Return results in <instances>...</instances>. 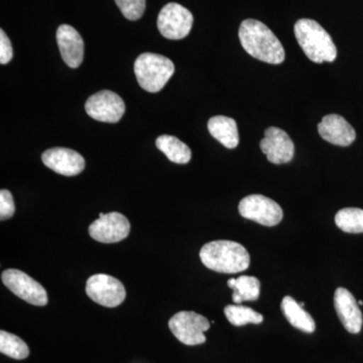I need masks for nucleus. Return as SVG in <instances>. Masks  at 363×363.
Returning <instances> with one entry per match:
<instances>
[{"label": "nucleus", "instance_id": "27", "mask_svg": "<svg viewBox=\"0 0 363 363\" xmlns=\"http://www.w3.org/2000/svg\"><path fill=\"white\" fill-rule=\"evenodd\" d=\"M298 304H300V306H302V307H304V306H305V303L304 302L298 303Z\"/></svg>", "mask_w": 363, "mask_h": 363}, {"label": "nucleus", "instance_id": "8", "mask_svg": "<svg viewBox=\"0 0 363 363\" xmlns=\"http://www.w3.org/2000/svg\"><path fill=\"white\" fill-rule=\"evenodd\" d=\"M241 216L264 226H276L284 216L283 209L264 195H250L243 198L238 206Z\"/></svg>", "mask_w": 363, "mask_h": 363}, {"label": "nucleus", "instance_id": "12", "mask_svg": "<svg viewBox=\"0 0 363 363\" xmlns=\"http://www.w3.org/2000/svg\"><path fill=\"white\" fill-rule=\"evenodd\" d=\"M260 150L266 155L267 161L272 164H286L293 160L295 155V145L292 138L281 128H267L264 138L260 142Z\"/></svg>", "mask_w": 363, "mask_h": 363}, {"label": "nucleus", "instance_id": "2", "mask_svg": "<svg viewBox=\"0 0 363 363\" xmlns=\"http://www.w3.org/2000/svg\"><path fill=\"white\" fill-rule=\"evenodd\" d=\"M200 259L207 269L222 274H238L247 271L250 264V253L240 243L216 240L207 243L200 250Z\"/></svg>", "mask_w": 363, "mask_h": 363}, {"label": "nucleus", "instance_id": "14", "mask_svg": "<svg viewBox=\"0 0 363 363\" xmlns=\"http://www.w3.org/2000/svg\"><path fill=\"white\" fill-rule=\"evenodd\" d=\"M334 306L344 328L350 333H359L363 318L354 296L344 288H338L334 294Z\"/></svg>", "mask_w": 363, "mask_h": 363}, {"label": "nucleus", "instance_id": "23", "mask_svg": "<svg viewBox=\"0 0 363 363\" xmlns=\"http://www.w3.org/2000/svg\"><path fill=\"white\" fill-rule=\"evenodd\" d=\"M0 352L13 359H25L30 355V350L23 339L14 334L0 332Z\"/></svg>", "mask_w": 363, "mask_h": 363}, {"label": "nucleus", "instance_id": "13", "mask_svg": "<svg viewBox=\"0 0 363 363\" xmlns=\"http://www.w3.org/2000/svg\"><path fill=\"white\" fill-rule=\"evenodd\" d=\"M42 160L48 168L66 177L78 175L85 169L84 157L75 150L66 147H54L45 150Z\"/></svg>", "mask_w": 363, "mask_h": 363}, {"label": "nucleus", "instance_id": "17", "mask_svg": "<svg viewBox=\"0 0 363 363\" xmlns=\"http://www.w3.org/2000/svg\"><path fill=\"white\" fill-rule=\"evenodd\" d=\"M208 130L215 140H218L227 149H235L240 143L238 124L230 117H211L208 121Z\"/></svg>", "mask_w": 363, "mask_h": 363}, {"label": "nucleus", "instance_id": "16", "mask_svg": "<svg viewBox=\"0 0 363 363\" xmlns=\"http://www.w3.org/2000/svg\"><path fill=\"white\" fill-rule=\"evenodd\" d=\"M318 133L326 142L339 147H348L357 138L354 128L338 114L324 116L318 124Z\"/></svg>", "mask_w": 363, "mask_h": 363}, {"label": "nucleus", "instance_id": "11", "mask_svg": "<svg viewBox=\"0 0 363 363\" xmlns=\"http://www.w3.org/2000/svg\"><path fill=\"white\" fill-rule=\"evenodd\" d=\"M130 231V221L118 212L100 213L99 218L89 226L91 238L102 243L119 242L128 238Z\"/></svg>", "mask_w": 363, "mask_h": 363}, {"label": "nucleus", "instance_id": "15", "mask_svg": "<svg viewBox=\"0 0 363 363\" xmlns=\"http://www.w3.org/2000/svg\"><path fill=\"white\" fill-rule=\"evenodd\" d=\"M57 43L64 62L70 68H78L84 58V42L80 33L69 25H62L57 30Z\"/></svg>", "mask_w": 363, "mask_h": 363}, {"label": "nucleus", "instance_id": "26", "mask_svg": "<svg viewBox=\"0 0 363 363\" xmlns=\"http://www.w3.org/2000/svg\"><path fill=\"white\" fill-rule=\"evenodd\" d=\"M13 57V45L4 30H0V64L6 65Z\"/></svg>", "mask_w": 363, "mask_h": 363}, {"label": "nucleus", "instance_id": "6", "mask_svg": "<svg viewBox=\"0 0 363 363\" xmlns=\"http://www.w3.org/2000/svg\"><path fill=\"white\" fill-rule=\"evenodd\" d=\"M193 14L181 4L171 2L162 7L157 16V28L162 37L169 40H182L192 28Z\"/></svg>", "mask_w": 363, "mask_h": 363}, {"label": "nucleus", "instance_id": "25", "mask_svg": "<svg viewBox=\"0 0 363 363\" xmlns=\"http://www.w3.org/2000/svg\"><path fill=\"white\" fill-rule=\"evenodd\" d=\"M16 212L13 195L9 190L0 191V219L2 221L11 218Z\"/></svg>", "mask_w": 363, "mask_h": 363}, {"label": "nucleus", "instance_id": "22", "mask_svg": "<svg viewBox=\"0 0 363 363\" xmlns=\"http://www.w3.org/2000/svg\"><path fill=\"white\" fill-rule=\"evenodd\" d=\"M224 314L234 326H245V325L260 324L264 321V316L255 312L252 308L242 305H228L224 309Z\"/></svg>", "mask_w": 363, "mask_h": 363}, {"label": "nucleus", "instance_id": "9", "mask_svg": "<svg viewBox=\"0 0 363 363\" xmlns=\"http://www.w3.org/2000/svg\"><path fill=\"white\" fill-rule=\"evenodd\" d=\"M2 283L14 295L23 298L28 304L45 306L48 304L47 291L44 286L20 269H9L2 272Z\"/></svg>", "mask_w": 363, "mask_h": 363}, {"label": "nucleus", "instance_id": "19", "mask_svg": "<svg viewBox=\"0 0 363 363\" xmlns=\"http://www.w3.org/2000/svg\"><path fill=\"white\" fill-rule=\"evenodd\" d=\"M157 149L166 155L169 161L176 164H188L192 157V152L186 143L176 136L164 135L156 140Z\"/></svg>", "mask_w": 363, "mask_h": 363}, {"label": "nucleus", "instance_id": "7", "mask_svg": "<svg viewBox=\"0 0 363 363\" xmlns=\"http://www.w3.org/2000/svg\"><path fill=\"white\" fill-rule=\"evenodd\" d=\"M86 294L93 302L108 308L123 304L126 297L123 283L114 277L104 274H94L88 279Z\"/></svg>", "mask_w": 363, "mask_h": 363}, {"label": "nucleus", "instance_id": "1", "mask_svg": "<svg viewBox=\"0 0 363 363\" xmlns=\"http://www.w3.org/2000/svg\"><path fill=\"white\" fill-rule=\"evenodd\" d=\"M238 37L243 49L253 58L272 65H279L285 61L283 45L262 21H243L240 26Z\"/></svg>", "mask_w": 363, "mask_h": 363}, {"label": "nucleus", "instance_id": "10", "mask_svg": "<svg viewBox=\"0 0 363 363\" xmlns=\"http://www.w3.org/2000/svg\"><path fill=\"white\" fill-rule=\"evenodd\" d=\"M85 109L88 116L95 121L116 123L125 113V104L116 93L102 90L88 98Z\"/></svg>", "mask_w": 363, "mask_h": 363}, {"label": "nucleus", "instance_id": "3", "mask_svg": "<svg viewBox=\"0 0 363 363\" xmlns=\"http://www.w3.org/2000/svg\"><path fill=\"white\" fill-rule=\"evenodd\" d=\"M294 30L303 52L314 63H330L337 57V49L330 35L317 21L302 18L295 23Z\"/></svg>", "mask_w": 363, "mask_h": 363}, {"label": "nucleus", "instance_id": "5", "mask_svg": "<svg viewBox=\"0 0 363 363\" xmlns=\"http://www.w3.org/2000/svg\"><path fill=\"white\" fill-rule=\"evenodd\" d=\"M169 328L174 336L185 345L206 342L204 332L210 328L207 318L195 312L182 311L169 319Z\"/></svg>", "mask_w": 363, "mask_h": 363}, {"label": "nucleus", "instance_id": "21", "mask_svg": "<svg viewBox=\"0 0 363 363\" xmlns=\"http://www.w3.org/2000/svg\"><path fill=\"white\" fill-rule=\"evenodd\" d=\"M336 225L346 233H363V210L344 208L335 215Z\"/></svg>", "mask_w": 363, "mask_h": 363}, {"label": "nucleus", "instance_id": "20", "mask_svg": "<svg viewBox=\"0 0 363 363\" xmlns=\"http://www.w3.org/2000/svg\"><path fill=\"white\" fill-rule=\"evenodd\" d=\"M229 288L234 291L233 302L240 305L243 301H257L260 294V281L255 277L241 276L227 281Z\"/></svg>", "mask_w": 363, "mask_h": 363}, {"label": "nucleus", "instance_id": "18", "mask_svg": "<svg viewBox=\"0 0 363 363\" xmlns=\"http://www.w3.org/2000/svg\"><path fill=\"white\" fill-rule=\"evenodd\" d=\"M281 309L286 319L298 330L304 331L306 333H313L316 329V324L311 315L305 311L304 308L290 296H286L283 298Z\"/></svg>", "mask_w": 363, "mask_h": 363}, {"label": "nucleus", "instance_id": "28", "mask_svg": "<svg viewBox=\"0 0 363 363\" xmlns=\"http://www.w3.org/2000/svg\"><path fill=\"white\" fill-rule=\"evenodd\" d=\"M358 305H363V301H358Z\"/></svg>", "mask_w": 363, "mask_h": 363}, {"label": "nucleus", "instance_id": "4", "mask_svg": "<svg viewBox=\"0 0 363 363\" xmlns=\"http://www.w3.org/2000/svg\"><path fill=\"white\" fill-rule=\"evenodd\" d=\"M174 73L175 65L173 62L162 55L145 52L135 60V77L140 87L147 92L161 91Z\"/></svg>", "mask_w": 363, "mask_h": 363}, {"label": "nucleus", "instance_id": "24", "mask_svg": "<svg viewBox=\"0 0 363 363\" xmlns=\"http://www.w3.org/2000/svg\"><path fill=\"white\" fill-rule=\"evenodd\" d=\"M116 4L128 21L140 20L145 13V0H116Z\"/></svg>", "mask_w": 363, "mask_h": 363}]
</instances>
